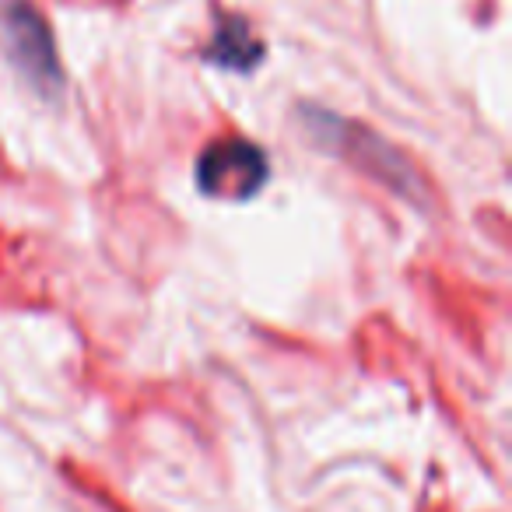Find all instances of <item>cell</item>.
<instances>
[{
	"mask_svg": "<svg viewBox=\"0 0 512 512\" xmlns=\"http://www.w3.org/2000/svg\"><path fill=\"white\" fill-rule=\"evenodd\" d=\"M267 176V151L242 137H221L197 158V190L211 200H253Z\"/></svg>",
	"mask_w": 512,
	"mask_h": 512,
	"instance_id": "2",
	"label": "cell"
},
{
	"mask_svg": "<svg viewBox=\"0 0 512 512\" xmlns=\"http://www.w3.org/2000/svg\"><path fill=\"white\" fill-rule=\"evenodd\" d=\"M0 39H4L8 60L25 74L29 85H36L46 95H53L64 85V71H60L50 29H46L43 15L29 8L25 0H8L0 8Z\"/></svg>",
	"mask_w": 512,
	"mask_h": 512,
	"instance_id": "3",
	"label": "cell"
},
{
	"mask_svg": "<svg viewBox=\"0 0 512 512\" xmlns=\"http://www.w3.org/2000/svg\"><path fill=\"white\" fill-rule=\"evenodd\" d=\"M302 120H306L309 137H313L320 148L355 162V169L369 172L372 179L393 186V190L404 193V197H418V190H421L418 172H414L411 165L404 162V155H400L397 148H390L379 134H372V130H365V127H355V123L341 120V116L323 113V109H306Z\"/></svg>",
	"mask_w": 512,
	"mask_h": 512,
	"instance_id": "1",
	"label": "cell"
},
{
	"mask_svg": "<svg viewBox=\"0 0 512 512\" xmlns=\"http://www.w3.org/2000/svg\"><path fill=\"white\" fill-rule=\"evenodd\" d=\"M200 57H204L207 64L225 67V71L249 74L260 60H264V43L253 36L246 18L228 15V18H221V25L214 29V39L204 46Z\"/></svg>",
	"mask_w": 512,
	"mask_h": 512,
	"instance_id": "4",
	"label": "cell"
}]
</instances>
